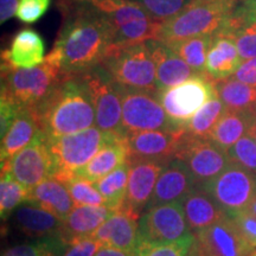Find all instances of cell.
<instances>
[{"label":"cell","instance_id":"6da1fadb","mask_svg":"<svg viewBox=\"0 0 256 256\" xmlns=\"http://www.w3.org/2000/svg\"><path fill=\"white\" fill-rule=\"evenodd\" d=\"M50 55L66 78L80 76L101 66L116 46L108 19L87 2H70Z\"/></svg>","mask_w":256,"mask_h":256},{"label":"cell","instance_id":"7a4b0ae2","mask_svg":"<svg viewBox=\"0 0 256 256\" xmlns=\"http://www.w3.org/2000/svg\"><path fill=\"white\" fill-rule=\"evenodd\" d=\"M40 130L46 142L70 136L95 126V110L81 76L64 78L38 107Z\"/></svg>","mask_w":256,"mask_h":256},{"label":"cell","instance_id":"3957f363","mask_svg":"<svg viewBox=\"0 0 256 256\" xmlns=\"http://www.w3.org/2000/svg\"><path fill=\"white\" fill-rule=\"evenodd\" d=\"M66 78L60 63L48 55L40 66L30 69L2 66V94L8 96L20 108L38 107Z\"/></svg>","mask_w":256,"mask_h":256},{"label":"cell","instance_id":"277c9868","mask_svg":"<svg viewBox=\"0 0 256 256\" xmlns=\"http://www.w3.org/2000/svg\"><path fill=\"white\" fill-rule=\"evenodd\" d=\"M238 0H194L184 11L162 23L158 40L172 43L214 34L235 11Z\"/></svg>","mask_w":256,"mask_h":256},{"label":"cell","instance_id":"5b68a950","mask_svg":"<svg viewBox=\"0 0 256 256\" xmlns=\"http://www.w3.org/2000/svg\"><path fill=\"white\" fill-rule=\"evenodd\" d=\"M87 2L108 19L115 31L118 48L158 40L162 23L132 0H89Z\"/></svg>","mask_w":256,"mask_h":256},{"label":"cell","instance_id":"8992f818","mask_svg":"<svg viewBox=\"0 0 256 256\" xmlns=\"http://www.w3.org/2000/svg\"><path fill=\"white\" fill-rule=\"evenodd\" d=\"M101 66L122 89L160 92L156 63L146 42L115 48Z\"/></svg>","mask_w":256,"mask_h":256},{"label":"cell","instance_id":"52a82bcc","mask_svg":"<svg viewBox=\"0 0 256 256\" xmlns=\"http://www.w3.org/2000/svg\"><path fill=\"white\" fill-rule=\"evenodd\" d=\"M87 86L95 110V126L102 132L126 136L122 130V89L104 66L80 75Z\"/></svg>","mask_w":256,"mask_h":256},{"label":"cell","instance_id":"ba28073f","mask_svg":"<svg viewBox=\"0 0 256 256\" xmlns=\"http://www.w3.org/2000/svg\"><path fill=\"white\" fill-rule=\"evenodd\" d=\"M160 94L162 92L122 89L124 136L144 130H184L166 114L160 101Z\"/></svg>","mask_w":256,"mask_h":256},{"label":"cell","instance_id":"9c48e42d","mask_svg":"<svg viewBox=\"0 0 256 256\" xmlns=\"http://www.w3.org/2000/svg\"><path fill=\"white\" fill-rule=\"evenodd\" d=\"M113 136L92 126L82 132L48 142L57 166L55 177L72 174L87 165Z\"/></svg>","mask_w":256,"mask_h":256},{"label":"cell","instance_id":"30bf717a","mask_svg":"<svg viewBox=\"0 0 256 256\" xmlns=\"http://www.w3.org/2000/svg\"><path fill=\"white\" fill-rule=\"evenodd\" d=\"M191 235L182 200L150 208L139 218V244H170Z\"/></svg>","mask_w":256,"mask_h":256},{"label":"cell","instance_id":"8fae6325","mask_svg":"<svg viewBox=\"0 0 256 256\" xmlns=\"http://www.w3.org/2000/svg\"><path fill=\"white\" fill-rule=\"evenodd\" d=\"M202 188L229 215L247 209L256 196V174L232 162L223 172Z\"/></svg>","mask_w":256,"mask_h":256},{"label":"cell","instance_id":"7c38bea8","mask_svg":"<svg viewBox=\"0 0 256 256\" xmlns=\"http://www.w3.org/2000/svg\"><path fill=\"white\" fill-rule=\"evenodd\" d=\"M194 235L186 256H249L255 252L229 215Z\"/></svg>","mask_w":256,"mask_h":256},{"label":"cell","instance_id":"4fadbf2b","mask_svg":"<svg viewBox=\"0 0 256 256\" xmlns=\"http://www.w3.org/2000/svg\"><path fill=\"white\" fill-rule=\"evenodd\" d=\"M216 81L209 75H198L160 94L168 118L184 130V124L216 95Z\"/></svg>","mask_w":256,"mask_h":256},{"label":"cell","instance_id":"5bb4252c","mask_svg":"<svg viewBox=\"0 0 256 256\" xmlns=\"http://www.w3.org/2000/svg\"><path fill=\"white\" fill-rule=\"evenodd\" d=\"M5 172H10L16 180L28 188L48 178L55 177L57 174L55 159L40 130L30 145L18 152L8 164L2 166V174Z\"/></svg>","mask_w":256,"mask_h":256},{"label":"cell","instance_id":"9a60e30c","mask_svg":"<svg viewBox=\"0 0 256 256\" xmlns=\"http://www.w3.org/2000/svg\"><path fill=\"white\" fill-rule=\"evenodd\" d=\"M174 158L186 164L198 186L216 178L230 165L228 153L212 140L192 138L184 134Z\"/></svg>","mask_w":256,"mask_h":256},{"label":"cell","instance_id":"2e32d148","mask_svg":"<svg viewBox=\"0 0 256 256\" xmlns=\"http://www.w3.org/2000/svg\"><path fill=\"white\" fill-rule=\"evenodd\" d=\"M130 176H128L127 194L121 209L140 218L151 200L162 168L168 162L156 160H128Z\"/></svg>","mask_w":256,"mask_h":256},{"label":"cell","instance_id":"e0dca14e","mask_svg":"<svg viewBox=\"0 0 256 256\" xmlns=\"http://www.w3.org/2000/svg\"><path fill=\"white\" fill-rule=\"evenodd\" d=\"M185 130H144L126 136L128 160L168 162L176 156Z\"/></svg>","mask_w":256,"mask_h":256},{"label":"cell","instance_id":"ac0fdd59","mask_svg":"<svg viewBox=\"0 0 256 256\" xmlns=\"http://www.w3.org/2000/svg\"><path fill=\"white\" fill-rule=\"evenodd\" d=\"M11 223L16 230L31 241L63 238V220L31 202L22 204L14 211Z\"/></svg>","mask_w":256,"mask_h":256},{"label":"cell","instance_id":"d6986e66","mask_svg":"<svg viewBox=\"0 0 256 256\" xmlns=\"http://www.w3.org/2000/svg\"><path fill=\"white\" fill-rule=\"evenodd\" d=\"M196 186V180L183 160L171 159L162 168L146 209L183 200Z\"/></svg>","mask_w":256,"mask_h":256},{"label":"cell","instance_id":"ffe728a7","mask_svg":"<svg viewBox=\"0 0 256 256\" xmlns=\"http://www.w3.org/2000/svg\"><path fill=\"white\" fill-rule=\"evenodd\" d=\"M146 44L154 60L156 86L160 92L198 76V74L164 42L151 40H147Z\"/></svg>","mask_w":256,"mask_h":256},{"label":"cell","instance_id":"44dd1931","mask_svg":"<svg viewBox=\"0 0 256 256\" xmlns=\"http://www.w3.org/2000/svg\"><path fill=\"white\" fill-rule=\"evenodd\" d=\"M102 246L122 250H136L139 244V220L124 209L116 210L92 234L90 238Z\"/></svg>","mask_w":256,"mask_h":256},{"label":"cell","instance_id":"7402d4cb","mask_svg":"<svg viewBox=\"0 0 256 256\" xmlns=\"http://www.w3.org/2000/svg\"><path fill=\"white\" fill-rule=\"evenodd\" d=\"M46 44L37 31L24 28L11 42L8 49L2 52V66L14 69H30L46 60Z\"/></svg>","mask_w":256,"mask_h":256},{"label":"cell","instance_id":"603a6c76","mask_svg":"<svg viewBox=\"0 0 256 256\" xmlns=\"http://www.w3.org/2000/svg\"><path fill=\"white\" fill-rule=\"evenodd\" d=\"M188 226L192 234L212 226L226 216V212L202 186L188 192L182 200Z\"/></svg>","mask_w":256,"mask_h":256},{"label":"cell","instance_id":"cb8c5ba5","mask_svg":"<svg viewBox=\"0 0 256 256\" xmlns=\"http://www.w3.org/2000/svg\"><path fill=\"white\" fill-rule=\"evenodd\" d=\"M127 162L128 147L126 136H113L87 165L72 174L95 183Z\"/></svg>","mask_w":256,"mask_h":256},{"label":"cell","instance_id":"d4e9b609","mask_svg":"<svg viewBox=\"0 0 256 256\" xmlns=\"http://www.w3.org/2000/svg\"><path fill=\"white\" fill-rule=\"evenodd\" d=\"M243 60L230 34L222 30L214 34V40L208 54L206 72L214 81H222L235 74Z\"/></svg>","mask_w":256,"mask_h":256},{"label":"cell","instance_id":"484cf974","mask_svg":"<svg viewBox=\"0 0 256 256\" xmlns=\"http://www.w3.org/2000/svg\"><path fill=\"white\" fill-rule=\"evenodd\" d=\"M116 209L108 206H74L63 220V238L69 244L78 240L89 238L96 229L113 215Z\"/></svg>","mask_w":256,"mask_h":256},{"label":"cell","instance_id":"4316f807","mask_svg":"<svg viewBox=\"0 0 256 256\" xmlns=\"http://www.w3.org/2000/svg\"><path fill=\"white\" fill-rule=\"evenodd\" d=\"M40 132L36 114L31 108H22L8 132L2 138L0 160L2 166L6 165L14 156L30 145Z\"/></svg>","mask_w":256,"mask_h":256},{"label":"cell","instance_id":"83f0119b","mask_svg":"<svg viewBox=\"0 0 256 256\" xmlns=\"http://www.w3.org/2000/svg\"><path fill=\"white\" fill-rule=\"evenodd\" d=\"M28 202L37 204L63 220L75 206L68 188L56 177L48 178L31 188Z\"/></svg>","mask_w":256,"mask_h":256},{"label":"cell","instance_id":"f1b7e54d","mask_svg":"<svg viewBox=\"0 0 256 256\" xmlns=\"http://www.w3.org/2000/svg\"><path fill=\"white\" fill-rule=\"evenodd\" d=\"M255 121V110H226L212 130L209 139L226 152L241 138L247 136Z\"/></svg>","mask_w":256,"mask_h":256},{"label":"cell","instance_id":"f546056e","mask_svg":"<svg viewBox=\"0 0 256 256\" xmlns=\"http://www.w3.org/2000/svg\"><path fill=\"white\" fill-rule=\"evenodd\" d=\"M216 94L226 106V110H255L256 87L229 78L215 83Z\"/></svg>","mask_w":256,"mask_h":256},{"label":"cell","instance_id":"4dcf8cb0","mask_svg":"<svg viewBox=\"0 0 256 256\" xmlns=\"http://www.w3.org/2000/svg\"><path fill=\"white\" fill-rule=\"evenodd\" d=\"M214 34H200V36L166 44L180 58H183L198 75H206V58Z\"/></svg>","mask_w":256,"mask_h":256},{"label":"cell","instance_id":"1f68e13d","mask_svg":"<svg viewBox=\"0 0 256 256\" xmlns=\"http://www.w3.org/2000/svg\"><path fill=\"white\" fill-rule=\"evenodd\" d=\"M226 112V106L216 94L190 120L185 122V133L192 138L209 139L211 132Z\"/></svg>","mask_w":256,"mask_h":256},{"label":"cell","instance_id":"d6a6232c","mask_svg":"<svg viewBox=\"0 0 256 256\" xmlns=\"http://www.w3.org/2000/svg\"><path fill=\"white\" fill-rule=\"evenodd\" d=\"M130 162H124L112 171L110 174L95 182V186L106 200V204L113 209L119 210L124 206L127 194Z\"/></svg>","mask_w":256,"mask_h":256},{"label":"cell","instance_id":"836d02e7","mask_svg":"<svg viewBox=\"0 0 256 256\" xmlns=\"http://www.w3.org/2000/svg\"><path fill=\"white\" fill-rule=\"evenodd\" d=\"M30 188L24 186L12 177L10 172L2 174L0 182V216L2 220H8L14 211L26 203Z\"/></svg>","mask_w":256,"mask_h":256},{"label":"cell","instance_id":"e575fe53","mask_svg":"<svg viewBox=\"0 0 256 256\" xmlns=\"http://www.w3.org/2000/svg\"><path fill=\"white\" fill-rule=\"evenodd\" d=\"M62 183L68 188L70 196L72 198L74 206H107L104 196L95 186V183L88 180V179L76 177L74 174L57 176Z\"/></svg>","mask_w":256,"mask_h":256},{"label":"cell","instance_id":"d590c367","mask_svg":"<svg viewBox=\"0 0 256 256\" xmlns=\"http://www.w3.org/2000/svg\"><path fill=\"white\" fill-rule=\"evenodd\" d=\"M69 246L63 238L34 240L5 249L2 256H63Z\"/></svg>","mask_w":256,"mask_h":256},{"label":"cell","instance_id":"8d00e7d4","mask_svg":"<svg viewBox=\"0 0 256 256\" xmlns=\"http://www.w3.org/2000/svg\"><path fill=\"white\" fill-rule=\"evenodd\" d=\"M132 2L145 8L154 20L164 23L184 11L194 0H132Z\"/></svg>","mask_w":256,"mask_h":256},{"label":"cell","instance_id":"74e56055","mask_svg":"<svg viewBox=\"0 0 256 256\" xmlns=\"http://www.w3.org/2000/svg\"><path fill=\"white\" fill-rule=\"evenodd\" d=\"M224 32L230 34L235 42L242 60L256 58V22L244 23L235 30Z\"/></svg>","mask_w":256,"mask_h":256},{"label":"cell","instance_id":"f35d334b","mask_svg":"<svg viewBox=\"0 0 256 256\" xmlns=\"http://www.w3.org/2000/svg\"><path fill=\"white\" fill-rule=\"evenodd\" d=\"M226 153L230 162H236L256 174V142L249 134L241 138Z\"/></svg>","mask_w":256,"mask_h":256},{"label":"cell","instance_id":"ab89813d","mask_svg":"<svg viewBox=\"0 0 256 256\" xmlns=\"http://www.w3.org/2000/svg\"><path fill=\"white\" fill-rule=\"evenodd\" d=\"M194 235L182 240L179 242L160 246L138 244L136 249V256H186L194 243Z\"/></svg>","mask_w":256,"mask_h":256},{"label":"cell","instance_id":"60d3db41","mask_svg":"<svg viewBox=\"0 0 256 256\" xmlns=\"http://www.w3.org/2000/svg\"><path fill=\"white\" fill-rule=\"evenodd\" d=\"M50 4L51 0H19L16 17L26 24H34L46 14Z\"/></svg>","mask_w":256,"mask_h":256},{"label":"cell","instance_id":"b9f144b4","mask_svg":"<svg viewBox=\"0 0 256 256\" xmlns=\"http://www.w3.org/2000/svg\"><path fill=\"white\" fill-rule=\"evenodd\" d=\"M250 22H256V0H242V4L235 8L226 20V26L229 30H235L242 24Z\"/></svg>","mask_w":256,"mask_h":256},{"label":"cell","instance_id":"7bdbcfd3","mask_svg":"<svg viewBox=\"0 0 256 256\" xmlns=\"http://www.w3.org/2000/svg\"><path fill=\"white\" fill-rule=\"evenodd\" d=\"M22 108L11 100L8 96L2 94L0 98V132H2V138L5 136V134L8 132L10 127L12 126L14 121Z\"/></svg>","mask_w":256,"mask_h":256},{"label":"cell","instance_id":"ee69618b","mask_svg":"<svg viewBox=\"0 0 256 256\" xmlns=\"http://www.w3.org/2000/svg\"><path fill=\"white\" fill-rule=\"evenodd\" d=\"M229 216L235 220L248 241L256 247V217L247 210L229 214Z\"/></svg>","mask_w":256,"mask_h":256},{"label":"cell","instance_id":"f6af8a7d","mask_svg":"<svg viewBox=\"0 0 256 256\" xmlns=\"http://www.w3.org/2000/svg\"><path fill=\"white\" fill-rule=\"evenodd\" d=\"M101 247V243L92 238L78 240L69 246L63 256H95Z\"/></svg>","mask_w":256,"mask_h":256},{"label":"cell","instance_id":"bcb514c9","mask_svg":"<svg viewBox=\"0 0 256 256\" xmlns=\"http://www.w3.org/2000/svg\"><path fill=\"white\" fill-rule=\"evenodd\" d=\"M232 78L252 87H256V58L243 60Z\"/></svg>","mask_w":256,"mask_h":256},{"label":"cell","instance_id":"7dc6e473","mask_svg":"<svg viewBox=\"0 0 256 256\" xmlns=\"http://www.w3.org/2000/svg\"><path fill=\"white\" fill-rule=\"evenodd\" d=\"M19 0H0V23L5 24L17 14Z\"/></svg>","mask_w":256,"mask_h":256},{"label":"cell","instance_id":"c3c4849f","mask_svg":"<svg viewBox=\"0 0 256 256\" xmlns=\"http://www.w3.org/2000/svg\"><path fill=\"white\" fill-rule=\"evenodd\" d=\"M95 256H136V250H122V249H116L113 247H107V246H102L96 252Z\"/></svg>","mask_w":256,"mask_h":256},{"label":"cell","instance_id":"681fc988","mask_svg":"<svg viewBox=\"0 0 256 256\" xmlns=\"http://www.w3.org/2000/svg\"><path fill=\"white\" fill-rule=\"evenodd\" d=\"M248 211V212H250L252 215H254L256 217V196L252 198V200L250 202V204H249L247 209H246Z\"/></svg>","mask_w":256,"mask_h":256},{"label":"cell","instance_id":"f907efd6","mask_svg":"<svg viewBox=\"0 0 256 256\" xmlns=\"http://www.w3.org/2000/svg\"><path fill=\"white\" fill-rule=\"evenodd\" d=\"M248 134L252 138V139H254V142H256V121H255V124L252 126L250 130H249Z\"/></svg>","mask_w":256,"mask_h":256},{"label":"cell","instance_id":"816d5d0a","mask_svg":"<svg viewBox=\"0 0 256 256\" xmlns=\"http://www.w3.org/2000/svg\"><path fill=\"white\" fill-rule=\"evenodd\" d=\"M69 2H89V0H69Z\"/></svg>","mask_w":256,"mask_h":256},{"label":"cell","instance_id":"f5cc1de1","mask_svg":"<svg viewBox=\"0 0 256 256\" xmlns=\"http://www.w3.org/2000/svg\"><path fill=\"white\" fill-rule=\"evenodd\" d=\"M249 256H256V252H252V254H250V255H249Z\"/></svg>","mask_w":256,"mask_h":256},{"label":"cell","instance_id":"db71d44e","mask_svg":"<svg viewBox=\"0 0 256 256\" xmlns=\"http://www.w3.org/2000/svg\"><path fill=\"white\" fill-rule=\"evenodd\" d=\"M255 113H256V106H255Z\"/></svg>","mask_w":256,"mask_h":256},{"label":"cell","instance_id":"11a10c76","mask_svg":"<svg viewBox=\"0 0 256 256\" xmlns=\"http://www.w3.org/2000/svg\"><path fill=\"white\" fill-rule=\"evenodd\" d=\"M238 2H240V0H238Z\"/></svg>","mask_w":256,"mask_h":256}]
</instances>
